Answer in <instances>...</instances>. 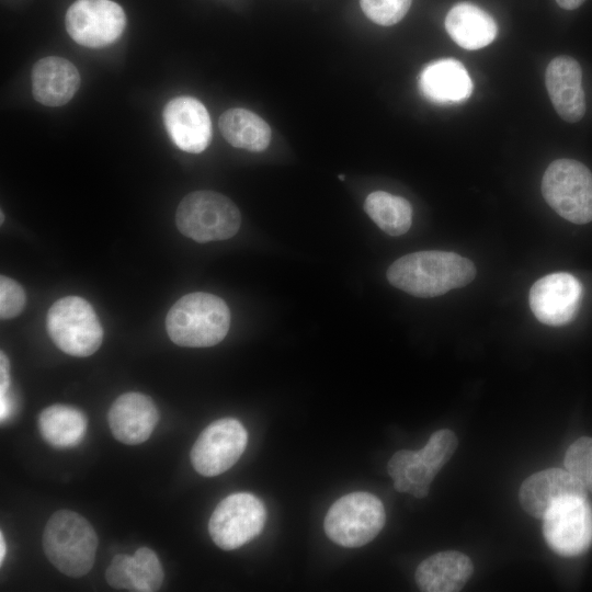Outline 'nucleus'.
<instances>
[{"mask_svg": "<svg viewBox=\"0 0 592 592\" xmlns=\"http://www.w3.org/2000/svg\"><path fill=\"white\" fill-rule=\"evenodd\" d=\"M386 276L392 286L410 295L435 297L469 284L476 266L454 252L419 251L397 259Z\"/></svg>", "mask_w": 592, "mask_h": 592, "instance_id": "nucleus-1", "label": "nucleus"}, {"mask_svg": "<svg viewBox=\"0 0 592 592\" xmlns=\"http://www.w3.org/2000/svg\"><path fill=\"white\" fill-rule=\"evenodd\" d=\"M230 327V310L218 296L196 292L174 303L166 318L171 341L180 346L208 348L226 337Z\"/></svg>", "mask_w": 592, "mask_h": 592, "instance_id": "nucleus-2", "label": "nucleus"}, {"mask_svg": "<svg viewBox=\"0 0 592 592\" xmlns=\"http://www.w3.org/2000/svg\"><path fill=\"white\" fill-rule=\"evenodd\" d=\"M42 542L47 559L61 573L79 578L92 569L98 535L79 513L70 510L55 512L45 526Z\"/></svg>", "mask_w": 592, "mask_h": 592, "instance_id": "nucleus-3", "label": "nucleus"}, {"mask_svg": "<svg viewBox=\"0 0 592 592\" xmlns=\"http://www.w3.org/2000/svg\"><path fill=\"white\" fill-rule=\"evenodd\" d=\"M175 223L182 235L203 243L234 237L240 228L241 215L227 196L203 190L187 194L180 202Z\"/></svg>", "mask_w": 592, "mask_h": 592, "instance_id": "nucleus-4", "label": "nucleus"}, {"mask_svg": "<svg viewBox=\"0 0 592 592\" xmlns=\"http://www.w3.org/2000/svg\"><path fill=\"white\" fill-rule=\"evenodd\" d=\"M385 509L374 494L351 492L338 499L328 510L323 527L335 544L354 548L373 540L385 524Z\"/></svg>", "mask_w": 592, "mask_h": 592, "instance_id": "nucleus-5", "label": "nucleus"}, {"mask_svg": "<svg viewBox=\"0 0 592 592\" xmlns=\"http://www.w3.org/2000/svg\"><path fill=\"white\" fill-rule=\"evenodd\" d=\"M542 194L565 219L583 225L592 220V173L573 159H558L546 169Z\"/></svg>", "mask_w": 592, "mask_h": 592, "instance_id": "nucleus-6", "label": "nucleus"}, {"mask_svg": "<svg viewBox=\"0 0 592 592\" xmlns=\"http://www.w3.org/2000/svg\"><path fill=\"white\" fill-rule=\"evenodd\" d=\"M47 332L65 353L87 357L101 345L103 329L92 306L79 296H65L47 312Z\"/></svg>", "mask_w": 592, "mask_h": 592, "instance_id": "nucleus-7", "label": "nucleus"}, {"mask_svg": "<svg viewBox=\"0 0 592 592\" xmlns=\"http://www.w3.org/2000/svg\"><path fill=\"white\" fill-rule=\"evenodd\" d=\"M265 520L266 510L259 498L237 492L217 504L208 522V532L219 548L232 550L258 536Z\"/></svg>", "mask_w": 592, "mask_h": 592, "instance_id": "nucleus-8", "label": "nucleus"}, {"mask_svg": "<svg viewBox=\"0 0 592 592\" xmlns=\"http://www.w3.org/2000/svg\"><path fill=\"white\" fill-rule=\"evenodd\" d=\"M248 443L244 426L236 419L225 418L212 422L192 446L190 459L202 476L220 475L240 458Z\"/></svg>", "mask_w": 592, "mask_h": 592, "instance_id": "nucleus-9", "label": "nucleus"}, {"mask_svg": "<svg viewBox=\"0 0 592 592\" xmlns=\"http://www.w3.org/2000/svg\"><path fill=\"white\" fill-rule=\"evenodd\" d=\"M65 26L76 43L99 48L119 38L126 26V15L112 0H76L66 12Z\"/></svg>", "mask_w": 592, "mask_h": 592, "instance_id": "nucleus-10", "label": "nucleus"}, {"mask_svg": "<svg viewBox=\"0 0 592 592\" xmlns=\"http://www.w3.org/2000/svg\"><path fill=\"white\" fill-rule=\"evenodd\" d=\"M543 520L545 540L556 554L573 557L592 545V505L587 498L562 500Z\"/></svg>", "mask_w": 592, "mask_h": 592, "instance_id": "nucleus-11", "label": "nucleus"}, {"mask_svg": "<svg viewBox=\"0 0 592 592\" xmlns=\"http://www.w3.org/2000/svg\"><path fill=\"white\" fill-rule=\"evenodd\" d=\"M581 282L570 273L556 272L537 280L530 291V307L536 319L547 326L570 323L582 300Z\"/></svg>", "mask_w": 592, "mask_h": 592, "instance_id": "nucleus-12", "label": "nucleus"}, {"mask_svg": "<svg viewBox=\"0 0 592 592\" xmlns=\"http://www.w3.org/2000/svg\"><path fill=\"white\" fill-rule=\"evenodd\" d=\"M163 124L174 143L183 151L200 153L212 138V122L204 104L192 96L170 100L162 112Z\"/></svg>", "mask_w": 592, "mask_h": 592, "instance_id": "nucleus-13", "label": "nucleus"}, {"mask_svg": "<svg viewBox=\"0 0 592 592\" xmlns=\"http://www.w3.org/2000/svg\"><path fill=\"white\" fill-rule=\"evenodd\" d=\"M570 498H587V489L567 469L560 468L533 474L519 491L524 511L537 519H544L556 503Z\"/></svg>", "mask_w": 592, "mask_h": 592, "instance_id": "nucleus-14", "label": "nucleus"}, {"mask_svg": "<svg viewBox=\"0 0 592 592\" xmlns=\"http://www.w3.org/2000/svg\"><path fill=\"white\" fill-rule=\"evenodd\" d=\"M107 420L117 441L137 445L146 442L152 434L159 421V411L149 396L130 391L114 400Z\"/></svg>", "mask_w": 592, "mask_h": 592, "instance_id": "nucleus-15", "label": "nucleus"}, {"mask_svg": "<svg viewBox=\"0 0 592 592\" xmlns=\"http://www.w3.org/2000/svg\"><path fill=\"white\" fill-rule=\"evenodd\" d=\"M545 84L558 115L569 123L580 121L585 113L582 70L569 56H558L547 66Z\"/></svg>", "mask_w": 592, "mask_h": 592, "instance_id": "nucleus-16", "label": "nucleus"}, {"mask_svg": "<svg viewBox=\"0 0 592 592\" xmlns=\"http://www.w3.org/2000/svg\"><path fill=\"white\" fill-rule=\"evenodd\" d=\"M418 87L426 100L440 105L462 103L473 92L468 71L454 58H442L425 65L419 75Z\"/></svg>", "mask_w": 592, "mask_h": 592, "instance_id": "nucleus-17", "label": "nucleus"}, {"mask_svg": "<svg viewBox=\"0 0 592 592\" xmlns=\"http://www.w3.org/2000/svg\"><path fill=\"white\" fill-rule=\"evenodd\" d=\"M105 578L117 590L155 592L162 584L163 570L156 553L148 547H140L133 556L115 555Z\"/></svg>", "mask_w": 592, "mask_h": 592, "instance_id": "nucleus-18", "label": "nucleus"}, {"mask_svg": "<svg viewBox=\"0 0 592 592\" xmlns=\"http://www.w3.org/2000/svg\"><path fill=\"white\" fill-rule=\"evenodd\" d=\"M32 93L46 106L68 103L80 87V75L69 60L48 56L37 60L32 68Z\"/></svg>", "mask_w": 592, "mask_h": 592, "instance_id": "nucleus-19", "label": "nucleus"}, {"mask_svg": "<svg viewBox=\"0 0 592 592\" xmlns=\"http://www.w3.org/2000/svg\"><path fill=\"white\" fill-rule=\"evenodd\" d=\"M474 572L468 556L460 551L436 553L424 559L415 570V582L424 592L459 591Z\"/></svg>", "mask_w": 592, "mask_h": 592, "instance_id": "nucleus-20", "label": "nucleus"}, {"mask_svg": "<svg viewBox=\"0 0 592 592\" xmlns=\"http://www.w3.org/2000/svg\"><path fill=\"white\" fill-rule=\"evenodd\" d=\"M445 29L458 46L469 50L488 46L498 33L494 19L470 2H459L448 11Z\"/></svg>", "mask_w": 592, "mask_h": 592, "instance_id": "nucleus-21", "label": "nucleus"}, {"mask_svg": "<svg viewBox=\"0 0 592 592\" xmlns=\"http://www.w3.org/2000/svg\"><path fill=\"white\" fill-rule=\"evenodd\" d=\"M87 426L88 420L84 413L70 406H49L38 417L41 435L56 448L78 445L86 435Z\"/></svg>", "mask_w": 592, "mask_h": 592, "instance_id": "nucleus-22", "label": "nucleus"}, {"mask_svg": "<svg viewBox=\"0 0 592 592\" xmlns=\"http://www.w3.org/2000/svg\"><path fill=\"white\" fill-rule=\"evenodd\" d=\"M224 138L234 147L249 151H263L271 141V128L255 113L246 109H229L218 122Z\"/></svg>", "mask_w": 592, "mask_h": 592, "instance_id": "nucleus-23", "label": "nucleus"}, {"mask_svg": "<svg viewBox=\"0 0 592 592\" xmlns=\"http://www.w3.org/2000/svg\"><path fill=\"white\" fill-rule=\"evenodd\" d=\"M388 474L399 492L421 499L428 496L436 473L421 458L418 451L400 449L388 462Z\"/></svg>", "mask_w": 592, "mask_h": 592, "instance_id": "nucleus-24", "label": "nucleus"}, {"mask_svg": "<svg viewBox=\"0 0 592 592\" xmlns=\"http://www.w3.org/2000/svg\"><path fill=\"white\" fill-rule=\"evenodd\" d=\"M364 208L372 220L390 236L403 235L411 226L412 207L401 196L375 191L367 195Z\"/></svg>", "mask_w": 592, "mask_h": 592, "instance_id": "nucleus-25", "label": "nucleus"}, {"mask_svg": "<svg viewBox=\"0 0 592 592\" xmlns=\"http://www.w3.org/2000/svg\"><path fill=\"white\" fill-rule=\"evenodd\" d=\"M563 464L587 490L592 491V437L574 441L566 452Z\"/></svg>", "mask_w": 592, "mask_h": 592, "instance_id": "nucleus-26", "label": "nucleus"}, {"mask_svg": "<svg viewBox=\"0 0 592 592\" xmlns=\"http://www.w3.org/2000/svg\"><path fill=\"white\" fill-rule=\"evenodd\" d=\"M457 436L448 429L434 432L424 447L418 451L421 458L436 474L449 460L457 447Z\"/></svg>", "mask_w": 592, "mask_h": 592, "instance_id": "nucleus-27", "label": "nucleus"}, {"mask_svg": "<svg viewBox=\"0 0 592 592\" xmlns=\"http://www.w3.org/2000/svg\"><path fill=\"white\" fill-rule=\"evenodd\" d=\"M412 0H360L364 14L374 23L389 26L408 12Z\"/></svg>", "mask_w": 592, "mask_h": 592, "instance_id": "nucleus-28", "label": "nucleus"}, {"mask_svg": "<svg viewBox=\"0 0 592 592\" xmlns=\"http://www.w3.org/2000/svg\"><path fill=\"white\" fill-rule=\"evenodd\" d=\"M26 301L25 292L14 280L1 275L0 277V317L11 319L19 316Z\"/></svg>", "mask_w": 592, "mask_h": 592, "instance_id": "nucleus-29", "label": "nucleus"}, {"mask_svg": "<svg viewBox=\"0 0 592 592\" xmlns=\"http://www.w3.org/2000/svg\"><path fill=\"white\" fill-rule=\"evenodd\" d=\"M10 362L3 351L0 352V396L8 395L10 387Z\"/></svg>", "mask_w": 592, "mask_h": 592, "instance_id": "nucleus-30", "label": "nucleus"}, {"mask_svg": "<svg viewBox=\"0 0 592 592\" xmlns=\"http://www.w3.org/2000/svg\"><path fill=\"white\" fill-rule=\"evenodd\" d=\"M10 412H11V401H10L8 395L0 396V418H1V421L5 420L9 417Z\"/></svg>", "mask_w": 592, "mask_h": 592, "instance_id": "nucleus-31", "label": "nucleus"}, {"mask_svg": "<svg viewBox=\"0 0 592 592\" xmlns=\"http://www.w3.org/2000/svg\"><path fill=\"white\" fill-rule=\"evenodd\" d=\"M585 0H556L557 4L566 10H573L580 7Z\"/></svg>", "mask_w": 592, "mask_h": 592, "instance_id": "nucleus-32", "label": "nucleus"}, {"mask_svg": "<svg viewBox=\"0 0 592 592\" xmlns=\"http://www.w3.org/2000/svg\"><path fill=\"white\" fill-rule=\"evenodd\" d=\"M5 556V542L3 537V533H0V563L2 565L3 559Z\"/></svg>", "mask_w": 592, "mask_h": 592, "instance_id": "nucleus-33", "label": "nucleus"}, {"mask_svg": "<svg viewBox=\"0 0 592 592\" xmlns=\"http://www.w3.org/2000/svg\"><path fill=\"white\" fill-rule=\"evenodd\" d=\"M3 218L4 216H3V213L1 212V223H3Z\"/></svg>", "mask_w": 592, "mask_h": 592, "instance_id": "nucleus-34", "label": "nucleus"}, {"mask_svg": "<svg viewBox=\"0 0 592 592\" xmlns=\"http://www.w3.org/2000/svg\"><path fill=\"white\" fill-rule=\"evenodd\" d=\"M339 178H340L341 180H343V179H344V175L341 174V175H339Z\"/></svg>", "mask_w": 592, "mask_h": 592, "instance_id": "nucleus-35", "label": "nucleus"}]
</instances>
